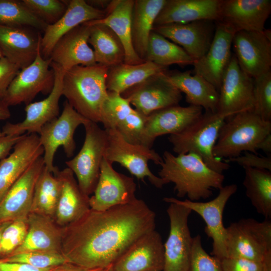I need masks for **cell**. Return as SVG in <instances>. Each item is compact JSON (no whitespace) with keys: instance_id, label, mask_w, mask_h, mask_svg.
<instances>
[{"instance_id":"6da1fadb","label":"cell","mask_w":271,"mask_h":271,"mask_svg":"<svg viewBox=\"0 0 271 271\" xmlns=\"http://www.w3.org/2000/svg\"><path fill=\"white\" fill-rule=\"evenodd\" d=\"M155 228L156 214L141 199L103 211L90 209L63 227L62 253L69 262L88 268H105Z\"/></svg>"},{"instance_id":"7a4b0ae2","label":"cell","mask_w":271,"mask_h":271,"mask_svg":"<svg viewBox=\"0 0 271 271\" xmlns=\"http://www.w3.org/2000/svg\"><path fill=\"white\" fill-rule=\"evenodd\" d=\"M159 177L167 184H174V191L179 198L198 201L210 197L213 189L223 187L224 176L209 168L197 155L188 153L175 156L164 152Z\"/></svg>"},{"instance_id":"3957f363","label":"cell","mask_w":271,"mask_h":271,"mask_svg":"<svg viewBox=\"0 0 271 271\" xmlns=\"http://www.w3.org/2000/svg\"><path fill=\"white\" fill-rule=\"evenodd\" d=\"M108 67L96 63L75 66L65 72L62 95L68 103L90 121L101 123L103 105L108 96L106 80Z\"/></svg>"},{"instance_id":"277c9868","label":"cell","mask_w":271,"mask_h":271,"mask_svg":"<svg viewBox=\"0 0 271 271\" xmlns=\"http://www.w3.org/2000/svg\"><path fill=\"white\" fill-rule=\"evenodd\" d=\"M227 118L218 112L205 111L181 132L170 134L169 141L177 155L193 153L213 171L222 174L229 164L215 158L213 150L221 126Z\"/></svg>"},{"instance_id":"5b68a950","label":"cell","mask_w":271,"mask_h":271,"mask_svg":"<svg viewBox=\"0 0 271 271\" xmlns=\"http://www.w3.org/2000/svg\"><path fill=\"white\" fill-rule=\"evenodd\" d=\"M219 131L213 150L219 159H230L248 152L257 154L260 142L271 133V121H266L253 111L227 117Z\"/></svg>"},{"instance_id":"8992f818","label":"cell","mask_w":271,"mask_h":271,"mask_svg":"<svg viewBox=\"0 0 271 271\" xmlns=\"http://www.w3.org/2000/svg\"><path fill=\"white\" fill-rule=\"evenodd\" d=\"M104 129L107 144L103 157L108 162L119 164L138 180L144 181L148 178L157 188L167 184L163 179L154 174L148 166L149 161L160 165L163 162L162 157L152 148L127 142L116 129Z\"/></svg>"},{"instance_id":"52a82bcc","label":"cell","mask_w":271,"mask_h":271,"mask_svg":"<svg viewBox=\"0 0 271 271\" xmlns=\"http://www.w3.org/2000/svg\"><path fill=\"white\" fill-rule=\"evenodd\" d=\"M226 257L262 262L271 251V221L242 219L226 228Z\"/></svg>"},{"instance_id":"ba28073f","label":"cell","mask_w":271,"mask_h":271,"mask_svg":"<svg viewBox=\"0 0 271 271\" xmlns=\"http://www.w3.org/2000/svg\"><path fill=\"white\" fill-rule=\"evenodd\" d=\"M83 125L85 136L82 148L74 158L65 163L75 176L82 192L90 197L99 177L107 144V133L97 123L89 120Z\"/></svg>"},{"instance_id":"9c48e42d","label":"cell","mask_w":271,"mask_h":271,"mask_svg":"<svg viewBox=\"0 0 271 271\" xmlns=\"http://www.w3.org/2000/svg\"><path fill=\"white\" fill-rule=\"evenodd\" d=\"M88 121L66 101L61 114L42 127L38 136L44 150L45 166L48 170L54 173L58 168L54 165V160L60 147L63 148L66 157L73 156L76 149L75 130Z\"/></svg>"},{"instance_id":"30bf717a","label":"cell","mask_w":271,"mask_h":271,"mask_svg":"<svg viewBox=\"0 0 271 271\" xmlns=\"http://www.w3.org/2000/svg\"><path fill=\"white\" fill-rule=\"evenodd\" d=\"M237 186L232 184L223 186L218 195L207 202L180 200L174 197H165L167 203H176L185 206L198 214L204 220V231L212 240V255L221 259L226 257V228L223 223V213L227 202L236 192Z\"/></svg>"},{"instance_id":"8fae6325","label":"cell","mask_w":271,"mask_h":271,"mask_svg":"<svg viewBox=\"0 0 271 271\" xmlns=\"http://www.w3.org/2000/svg\"><path fill=\"white\" fill-rule=\"evenodd\" d=\"M51 59H45L40 48L34 61L21 69L10 84L4 102L9 107L21 103H31L39 93L49 94L54 86V73L51 68Z\"/></svg>"},{"instance_id":"7c38bea8","label":"cell","mask_w":271,"mask_h":271,"mask_svg":"<svg viewBox=\"0 0 271 271\" xmlns=\"http://www.w3.org/2000/svg\"><path fill=\"white\" fill-rule=\"evenodd\" d=\"M167 209L170 220V231L164 244L163 271H188L193 237L188 226L192 211L176 203H169Z\"/></svg>"},{"instance_id":"4fadbf2b","label":"cell","mask_w":271,"mask_h":271,"mask_svg":"<svg viewBox=\"0 0 271 271\" xmlns=\"http://www.w3.org/2000/svg\"><path fill=\"white\" fill-rule=\"evenodd\" d=\"M121 95L145 116L178 105L182 93L168 80L167 71L153 75L125 90Z\"/></svg>"},{"instance_id":"5bb4252c","label":"cell","mask_w":271,"mask_h":271,"mask_svg":"<svg viewBox=\"0 0 271 271\" xmlns=\"http://www.w3.org/2000/svg\"><path fill=\"white\" fill-rule=\"evenodd\" d=\"M54 73V83L51 92L45 99L26 105V117L19 122H7L2 131L5 135L21 136L39 134L42 127L59 115V101L62 96V80L65 71L51 62Z\"/></svg>"},{"instance_id":"9a60e30c","label":"cell","mask_w":271,"mask_h":271,"mask_svg":"<svg viewBox=\"0 0 271 271\" xmlns=\"http://www.w3.org/2000/svg\"><path fill=\"white\" fill-rule=\"evenodd\" d=\"M136 189L132 177L117 172L103 157L98 182L93 195L89 197L90 208L103 211L130 203L137 199Z\"/></svg>"},{"instance_id":"2e32d148","label":"cell","mask_w":271,"mask_h":271,"mask_svg":"<svg viewBox=\"0 0 271 271\" xmlns=\"http://www.w3.org/2000/svg\"><path fill=\"white\" fill-rule=\"evenodd\" d=\"M235 56L240 68L253 79L270 71L271 31H239L233 41Z\"/></svg>"},{"instance_id":"e0dca14e","label":"cell","mask_w":271,"mask_h":271,"mask_svg":"<svg viewBox=\"0 0 271 271\" xmlns=\"http://www.w3.org/2000/svg\"><path fill=\"white\" fill-rule=\"evenodd\" d=\"M219 93L217 112L227 117L253 111V79L240 68L234 55L224 73Z\"/></svg>"},{"instance_id":"ac0fdd59","label":"cell","mask_w":271,"mask_h":271,"mask_svg":"<svg viewBox=\"0 0 271 271\" xmlns=\"http://www.w3.org/2000/svg\"><path fill=\"white\" fill-rule=\"evenodd\" d=\"M214 36L206 53L193 63V73L201 76L219 91L224 73L231 57L235 31L227 24L216 22Z\"/></svg>"},{"instance_id":"d6986e66","label":"cell","mask_w":271,"mask_h":271,"mask_svg":"<svg viewBox=\"0 0 271 271\" xmlns=\"http://www.w3.org/2000/svg\"><path fill=\"white\" fill-rule=\"evenodd\" d=\"M214 22L202 20L154 26L153 31L182 47L195 62L201 58L210 47L216 27Z\"/></svg>"},{"instance_id":"ffe728a7","label":"cell","mask_w":271,"mask_h":271,"mask_svg":"<svg viewBox=\"0 0 271 271\" xmlns=\"http://www.w3.org/2000/svg\"><path fill=\"white\" fill-rule=\"evenodd\" d=\"M164 248L155 229L145 234L113 264V271H163Z\"/></svg>"},{"instance_id":"44dd1931","label":"cell","mask_w":271,"mask_h":271,"mask_svg":"<svg viewBox=\"0 0 271 271\" xmlns=\"http://www.w3.org/2000/svg\"><path fill=\"white\" fill-rule=\"evenodd\" d=\"M44 166L42 156L30 165L9 190L0 202V223L28 217L36 182Z\"/></svg>"},{"instance_id":"7402d4cb","label":"cell","mask_w":271,"mask_h":271,"mask_svg":"<svg viewBox=\"0 0 271 271\" xmlns=\"http://www.w3.org/2000/svg\"><path fill=\"white\" fill-rule=\"evenodd\" d=\"M202 110L198 106L177 105L152 112L147 117L142 145L152 148L158 137L181 132L202 115Z\"/></svg>"},{"instance_id":"603a6c76","label":"cell","mask_w":271,"mask_h":271,"mask_svg":"<svg viewBox=\"0 0 271 271\" xmlns=\"http://www.w3.org/2000/svg\"><path fill=\"white\" fill-rule=\"evenodd\" d=\"M270 13V0H221L219 21L235 32H260Z\"/></svg>"},{"instance_id":"cb8c5ba5","label":"cell","mask_w":271,"mask_h":271,"mask_svg":"<svg viewBox=\"0 0 271 271\" xmlns=\"http://www.w3.org/2000/svg\"><path fill=\"white\" fill-rule=\"evenodd\" d=\"M67 3L62 17L55 23L48 25L41 37L40 51L45 59L50 58L57 42L66 33L85 22L103 19L107 14V8L97 9L84 0L68 1Z\"/></svg>"},{"instance_id":"d4e9b609","label":"cell","mask_w":271,"mask_h":271,"mask_svg":"<svg viewBox=\"0 0 271 271\" xmlns=\"http://www.w3.org/2000/svg\"><path fill=\"white\" fill-rule=\"evenodd\" d=\"M90 30L91 26L85 22L62 37L52 50V62L65 72L75 66L96 64L93 49L88 43Z\"/></svg>"},{"instance_id":"484cf974","label":"cell","mask_w":271,"mask_h":271,"mask_svg":"<svg viewBox=\"0 0 271 271\" xmlns=\"http://www.w3.org/2000/svg\"><path fill=\"white\" fill-rule=\"evenodd\" d=\"M13 150L0 162V202L25 170L44 154L36 133L25 134Z\"/></svg>"},{"instance_id":"4316f807","label":"cell","mask_w":271,"mask_h":271,"mask_svg":"<svg viewBox=\"0 0 271 271\" xmlns=\"http://www.w3.org/2000/svg\"><path fill=\"white\" fill-rule=\"evenodd\" d=\"M31 28L0 24V49L3 56L20 69L34 61L40 48L42 36Z\"/></svg>"},{"instance_id":"83f0119b","label":"cell","mask_w":271,"mask_h":271,"mask_svg":"<svg viewBox=\"0 0 271 271\" xmlns=\"http://www.w3.org/2000/svg\"><path fill=\"white\" fill-rule=\"evenodd\" d=\"M61 181V190L54 220L64 227L76 221L90 209L89 197L80 189L72 171L68 168L54 172Z\"/></svg>"},{"instance_id":"f1b7e54d","label":"cell","mask_w":271,"mask_h":271,"mask_svg":"<svg viewBox=\"0 0 271 271\" xmlns=\"http://www.w3.org/2000/svg\"><path fill=\"white\" fill-rule=\"evenodd\" d=\"M221 2V0H167L155 20L154 26L202 20L218 22Z\"/></svg>"},{"instance_id":"f546056e","label":"cell","mask_w":271,"mask_h":271,"mask_svg":"<svg viewBox=\"0 0 271 271\" xmlns=\"http://www.w3.org/2000/svg\"><path fill=\"white\" fill-rule=\"evenodd\" d=\"M27 221L28 231L25 241L9 255L31 251L62 253L63 227L52 218L35 213L29 214Z\"/></svg>"},{"instance_id":"4dcf8cb0","label":"cell","mask_w":271,"mask_h":271,"mask_svg":"<svg viewBox=\"0 0 271 271\" xmlns=\"http://www.w3.org/2000/svg\"><path fill=\"white\" fill-rule=\"evenodd\" d=\"M134 0L111 1L107 14L100 20L87 22L108 26L120 40L125 51L124 63L138 64L145 62L136 53L131 40V16Z\"/></svg>"},{"instance_id":"1f68e13d","label":"cell","mask_w":271,"mask_h":271,"mask_svg":"<svg viewBox=\"0 0 271 271\" xmlns=\"http://www.w3.org/2000/svg\"><path fill=\"white\" fill-rule=\"evenodd\" d=\"M167 76L175 87L185 93L186 101L190 105L200 106L205 111L217 112L219 92L203 77L194 74L192 75L191 71L167 72Z\"/></svg>"},{"instance_id":"d6a6232c","label":"cell","mask_w":271,"mask_h":271,"mask_svg":"<svg viewBox=\"0 0 271 271\" xmlns=\"http://www.w3.org/2000/svg\"><path fill=\"white\" fill-rule=\"evenodd\" d=\"M166 1L136 0L134 2L131 16V40L136 53L144 60L155 20Z\"/></svg>"},{"instance_id":"836d02e7","label":"cell","mask_w":271,"mask_h":271,"mask_svg":"<svg viewBox=\"0 0 271 271\" xmlns=\"http://www.w3.org/2000/svg\"><path fill=\"white\" fill-rule=\"evenodd\" d=\"M167 68L150 61L134 65L122 63L109 67L106 80L107 91L121 94L148 77L166 71Z\"/></svg>"},{"instance_id":"e575fe53","label":"cell","mask_w":271,"mask_h":271,"mask_svg":"<svg viewBox=\"0 0 271 271\" xmlns=\"http://www.w3.org/2000/svg\"><path fill=\"white\" fill-rule=\"evenodd\" d=\"M86 23L91 26L88 43L93 47L96 62L108 68L124 63V49L113 31L103 24Z\"/></svg>"},{"instance_id":"d590c367","label":"cell","mask_w":271,"mask_h":271,"mask_svg":"<svg viewBox=\"0 0 271 271\" xmlns=\"http://www.w3.org/2000/svg\"><path fill=\"white\" fill-rule=\"evenodd\" d=\"M243 185L246 195L257 212L265 219L271 217L270 171L251 168H244Z\"/></svg>"},{"instance_id":"8d00e7d4","label":"cell","mask_w":271,"mask_h":271,"mask_svg":"<svg viewBox=\"0 0 271 271\" xmlns=\"http://www.w3.org/2000/svg\"><path fill=\"white\" fill-rule=\"evenodd\" d=\"M61 186L58 175L44 166L36 182L30 213L40 214L53 219Z\"/></svg>"},{"instance_id":"74e56055","label":"cell","mask_w":271,"mask_h":271,"mask_svg":"<svg viewBox=\"0 0 271 271\" xmlns=\"http://www.w3.org/2000/svg\"><path fill=\"white\" fill-rule=\"evenodd\" d=\"M144 60L165 67L173 64L193 65L194 62L182 47L153 31L149 36Z\"/></svg>"},{"instance_id":"f35d334b","label":"cell","mask_w":271,"mask_h":271,"mask_svg":"<svg viewBox=\"0 0 271 271\" xmlns=\"http://www.w3.org/2000/svg\"><path fill=\"white\" fill-rule=\"evenodd\" d=\"M0 24L27 27L43 32L48 26L34 14L22 1L18 0H0Z\"/></svg>"},{"instance_id":"ab89813d","label":"cell","mask_w":271,"mask_h":271,"mask_svg":"<svg viewBox=\"0 0 271 271\" xmlns=\"http://www.w3.org/2000/svg\"><path fill=\"white\" fill-rule=\"evenodd\" d=\"M133 109L129 101L121 94L108 91L102 109L101 123L104 129H115Z\"/></svg>"},{"instance_id":"60d3db41","label":"cell","mask_w":271,"mask_h":271,"mask_svg":"<svg viewBox=\"0 0 271 271\" xmlns=\"http://www.w3.org/2000/svg\"><path fill=\"white\" fill-rule=\"evenodd\" d=\"M0 260L27 264L37 268L45 269L69 262L62 253L50 251H31L13 254Z\"/></svg>"},{"instance_id":"b9f144b4","label":"cell","mask_w":271,"mask_h":271,"mask_svg":"<svg viewBox=\"0 0 271 271\" xmlns=\"http://www.w3.org/2000/svg\"><path fill=\"white\" fill-rule=\"evenodd\" d=\"M253 111L262 119L271 121V71L253 79Z\"/></svg>"},{"instance_id":"7bdbcfd3","label":"cell","mask_w":271,"mask_h":271,"mask_svg":"<svg viewBox=\"0 0 271 271\" xmlns=\"http://www.w3.org/2000/svg\"><path fill=\"white\" fill-rule=\"evenodd\" d=\"M28 231L27 217L10 221L2 234L0 258L10 255L20 247L25 241Z\"/></svg>"},{"instance_id":"ee69618b","label":"cell","mask_w":271,"mask_h":271,"mask_svg":"<svg viewBox=\"0 0 271 271\" xmlns=\"http://www.w3.org/2000/svg\"><path fill=\"white\" fill-rule=\"evenodd\" d=\"M25 6L48 25L57 22L64 15L67 3L59 0H22Z\"/></svg>"},{"instance_id":"f6af8a7d","label":"cell","mask_w":271,"mask_h":271,"mask_svg":"<svg viewBox=\"0 0 271 271\" xmlns=\"http://www.w3.org/2000/svg\"><path fill=\"white\" fill-rule=\"evenodd\" d=\"M188 271H223L220 259L210 255L204 249L200 235L193 237Z\"/></svg>"},{"instance_id":"bcb514c9","label":"cell","mask_w":271,"mask_h":271,"mask_svg":"<svg viewBox=\"0 0 271 271\" xmlns=\"http://www.w3.org/2000/svg\"><path fill=\"white\" fill-rule=\"evenodd\" d=\"M147 117L133 108L115 129L127 142L142 145Z\"/></svg>"},{"instance_id":"7dc6e473","label":"cell","mask_w":271,"mask_h":271,"mask_svg":"<svg viewBox=\"0 0 271 271\" xmlns=\"http://www.w3.org/2000/svg\"><path fill=\"white\" fill-rule=\"evenodd\" d=\"M226 163L234 162L244 168L264 169L271 171V158L269 157H261L257 154L245 152L243 155L225 159Z\"/></svg>"},{"instance_id":"c3c4849f","label":"cell","mask_w":271,"mask_h":271,"mask_svg":"<svg viewBox=\"0 0 271 271\" xmlns=\"http://www.w3.org/2000/svg\"><path fill=\"white\" fill-rule=\"evenodd\" d=\"M223 271H263L262 262L242 257H225L220 259Z\"/></svg>"},{"instance_id":"681fc988","label":"cell","mask_w":271,"mask_h":271,"mask_svg":"<svg viewBox=\"0 0 271 271\" xmlns=\"http://www.w3.org/2000/svg\"><path fill=\"white\" fill-rule=\"evenodd\" d=\"M20 70L6 57L0 59V99H4L10 84Z\"/></svg>"},{"instance_id":"f907efd6","label":"cell","mask_w":271,"mask_h":271,"mask_svg":"<svg viewBox=\"0 0 271 271\" xmlns=\"http://www.w3.org/2000/svg\"><path fill=\"white\" fill-rule=\"evenodd\" d=\"M24 134L13 136L3 134L0 136V162L10 154L11 151Z\"/></svg>"},{"instance_id":"816d5d0a","label":"cell","mask_w":271,"mask_h":271,"mask_svg":"<svg viewBox=\"0 0 271 271\" xmlns=\"http://www.w3.org/2000/svg\"><path fill=\"white\" fill-rule=\"evenodd\" d=\"M53 267L40 269L25 263L0 260V271H50Z\"/></svg>"},{"instance_id":"f5cc1de1","label":"cell","mask_w":271,"mask_h":271,"mask_svg":"<svg viewBox=\"0 0 271 271\" xmlns=\"http://www.w3.org/2000/svg\"><path fill=\"white\" fill-rule=\"evenodd\" d=\"M104 268H88L72 263L66 262L54 267L50 271H102Z\"/></svg>"},{"instance_id":"db71d44e","label":"cell","mask_w":271,"mask_h":271,"mask_svg":"<svg viewBox=\"0 0 271 271\" xmlns=\"http://www.w3.org/2000/svg\"><path fill=\"white\" fill-rule=\"evenodd\" d=\"M257 150H261L266 154L271 152V133L265 137L258 144Z\"/></svg>"},{"instance_id":"11a10c76","label":"cell","mask_w":271,"mask_h":271,"mask_svg":"<svg viewBox=\"0 0 271 271\" xmlns=\"http://www.w3.org/2000/svg\"><path fill=\"white\" fill-rule=\"evenodd\" d=\"M11 113L9 106L3 100L0 99V120H5L9 118Z\"/></svg>"},{"instance_id":"9f6ffc18","label":"cell","mask_w":271,"mask_h":271,"mask_svg":"<svg viewBox=\"0 0 271 271\" xmlns=\"http://www.w3.org/2000/svg\"><path fill=\"white\" fill-rule=\"evenodd\" d=\"M262 264L263 271H271V251L266 254Z\"/></svg>"},{"instance_id":"6f0895ef","label":"cell","mask_w":271,"mask_h":271,"mask_svg":"<svg viewBox=\"0 0 271 271\" xmlns=\"http://www.w3.org/2000/svg\"><path fill=\"white\" fill-rule=\"evenodd\" d=\"M10 222H6L0 223V256H1V244L2 234L3 230H4L5 227L8 225V224Z\"/></svg>"},{"instance_id":"680465c9","label":"cell","mask_w":271,"mask_h":271,"mask_svg":"<svg viewBox=\"0 0 271 271\" xmlns=\"http://www.w3.org/2000/svg\"><path fill=\"white\" fill-rule=\"evenodd\" d=\"M102 271H113L112 265L104 268Z\"/></svg>"},{"instance_id":"91938a15","label":"cell","mask_w":271,"mask_h":271,"mask_svg":"<svg viewBox=\"0 0 271 271\" xmlns=\"http://www.w3.org/2000/svg\"><path fill=\"white\" fill-rule=\"evenodd\" d=\"M3 56H3V54L2 52V51H1V49H0V59H1L2 57H3Z\"/></svg>"},{"instance_id":"94428289","label":"cell","mask_w":271,"mask_h":271,"mask_svg":"<svg viewBox=\"0 0 271 271\" xmlns=\"http://www.w3.org/2000/svg\"><path fill=\"white\" fill-rule=\"evenodd\" d=\"M3 133H2V130L0 129V136H2Z\"/></svg>"}]
</instances>
